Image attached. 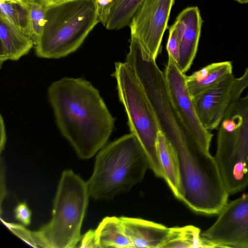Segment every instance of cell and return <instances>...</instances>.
<instances>
[{"label": "cell", "instance_id": "4", "mask_svg": "<svg viewBox=\"0 0 248 248\" xmlns=\"http://www.w3.org/2000/svg\"><path fill=\"white\" fill-rule=\"evenodd\" d=\"M90 196L87 182L72 170L63 171L53 202L52 218L31 232L37 247L71 248L81 239L80 231Z\"/></svg>", "mask_w": 248, "mask_h": 248}, {"label": "cell", "instance_id": "14", "mask_svg": "<svg viewBox=\"0 0 248 248\" xmlns=\"http://www.w3.org/2000/svg\"><path fill=\"white\" fill-rule=\"evenodd\" d=\"M230 61L210 63L186 76V83L192 98L210 88L233 73Z\"/></svg>", "mask_w": 248, "mask_h": 248}, {"label": "cell", "instance_id": "3", "mask_svg": "<svg viewBox=\"0 0 248 248\" xmlns=\"http://www.w3.org/2000/svg\"><path fill=\"white\" fill-rule=\"evenodd\" d=\"M46 22L35 45L37 56L65 57L77 50L99 22L96 0H64L45 6Z\"/></svg>", "mask_w": 248, "mask_h": 248}, {"label": "cell", "instance_id": "24", "mask_svg": "<svg viewBox=\"0 0 248 248\" xmlns=\"http://www.w3.org/2000/svg\"><path fill=\"white\" fill-rule=\"evenodd\" d=\"M113 0H96L99 22L106 24Z\"/></svg>", "mask_w": 248, "mask_h": 248}, {"label": "cell", "instance_id": "8", "mask_svg": "<svg viewBox=\"0 0 248 248\" xmlns=\"http://www.w3.org/2000/svg\"><path fill=\"white\" fill-rule=\"evenodd\" d=\"M175 0H144L133 15L129 27L136 39L156 60L161 51L163 35L168 28Z\"/></svg>", "mask_w": 248, "mask_h": 248}, {"label": "cell", "instance_id": "31", "mask_svg": "<svg viewBox=\"0 0 248 248\" xmlns=\"http://www.w3.org/2000/svg\"><path fill=\"white\" fill-rule=\"evenodd\" d=\"M241 4L248 3V0H235Z\"/></svg>", "mask_w": 248, "mask_h": 248}, {"label": "cell", "instance_id": "21", "mask_svg": "<svg viewBox=\"0 0 248 248\" xmlns=\"http://www.w3.org/2000/svg\"><path fill=\"white\" fill-rule=\"evenodd\" d=\"M0 219L1 222L15 234L28 244L33 247H37L33 238L31 231L28 230L22 225L7 222L1 218Z\"/></svg>", "mask_w": 248, "mask_h": 248}, {"label": "cell", "instance_id": "16", "mask_svg": "<svg viewBox=\"0 0 248 248\" xmlns=\"http://www.w3.org/2000/svg\"><path fill=\"white\" fill-rule=\"evenodd\" d=\"M95 232L99 248H133L125 232L120 217H104Z\"/></svg>", "mask_w": 248, "mask_h": 248}, {"label": "cell", "instance_id": "2", "mask_svg": "<svg viewBox=\"0 0 248 248\" xmlns=\"http://www.w3.org/2000/svg\"><path fill=\"white\" fill-rule=\"evenodd\" d=\"M149 167L144 150L132 133L104 146L98 152L87 182L90 196L108 200L129 191L143 179Z\"/></svg>", "mask_w": 248, "mask_h": 248}, {"label": "cell", "instance_id": "11", "mask_svg": "<svg viewBox=\"0 0 248 248\" xmlns=\"http://www.w3.org/2000/svg\"><path fill=\"white\" fill-rule=\"evenodd\" d=\"M203 21L197 6L183 10L172 24L179 42V58L177 63L185 74L190 68L196 56Z\"/></svg>", "mask_w": 248, "mask_h": 248}, {"label": "cell", "instance_id": "22", "mask_svg": "<svg viewBox=\"0 0 248 248\" xmlns=\"http://www.w3.org/2000/svg\"><path fill=\"white\" fill-rule=\"evenodd\" d=\"M179 42L174 27L169 28V34L167 44L168 57L172 58L177 63L179 58Z\"/></svg>", "mask_w": 248, "mask_h": 248}, {"label": "cell", "instance_id": "19", "mask_svg": "<svg viewBox=\"0 0 248 248\" xmlns=\"http://www.w3.org/2000/svg\"><path fill=\"white\" fill-rule=\"evenodd\" d=\"M0 15L21 31L31 37L29 5L11 2H0Z\"/></svg>", "mask_w": 248, "mask_h": 248}, {"label": "cell", "instance_id": "7", "mask_svg": "<svg viewBox=\"0 0 248 248\" xmlns=\"http://www.w3.org/2000/svg\"><path fill=\"white\" fill-rule=\"evenodd\" d=\"M201 237L203 248H248V193L227 202Z\"/></svg>", "mask_w": 248, "mask_h": 248}, {"label": "cell", "instance_id": "5", "mask_svg": "<svg viewBox=\"0 0 248 248\" xmlns=\"http://www.w3.org/2000/svg\"><path fill=\"white\" fill-rule=\"evenodd\" d=\"M112 76L116 81L118 96L126 113L130 133L136 137L142 146L149 168L156 176L165 179L157 148L160 130L146 92L136 74L125 62L115 63Z\"/></svg>", "mask_w": 248, "mask_h": 248}, {"label": "cell", "instance_id": "28", "mask_svg": "<svg viewBox=\"0 0 248 248\" xmlns=\"http://www.w3.org/2000/svg\"><path fill=\"white\" fill-rule=\"evenodd\" d=\"M44 6L50 5L60 2L64 0H38Z\"/></svg>", "mask_w": 248, "mask_h": 248}, {"label": "cell", "instance_id": "12", "mask_svg": "<svg viewBox=\"0 0 248 248\" xmlns=\"http://www.w3.org/2000/svg\"><path fill=\"white\" fill-rule=\"evenodd\" d=\"M133 248H163L170 228L139 218L120 217Z\"/></svg>", "mask_w": 248, "mask_h": 248}, {"label": "cell", "instance_id": "15", "mask_svg": "<svg viewBox=\"0 0 248 248\" xmlns=\"http://www.w3.org/2000/svg\"><path fill=\"white\" fill-rule=\"evenodd\" d=\"M157 148L165 180L174 196L180 200L182 189L177 154L170 142L161 131L158 134Z\"/></svg>", "mask_w": 248, "mask_h": 248}, {"label": "cell", "instance_id": "10", "mask_svg": "<svg viewBox=\"0 0 248 248\" xmlns=\"http://www.w3.org/2000/svg\"><path fill=\"white\" fill-rule=\"evenodd\" d=\"M236 78L228 75L193 98L198 117L208 131L217 129L232 101Z\"/></svg>", "mask_w": 248, "mask_h": 248}, {"label": "cell", "instance_id": "9", "mask_svg": "<svg viewBox=\"0 0 248 248\" xmlns=\"http://www.w3.org/2000/svg\"><path fill=\"white\" fill-rule=\"evenodd\" d=\"M164 75L171 99L183 122L195 139L209 150L213 135L204 127L198 117L187 87L186 76L170 57Z\"/></svg>", "mask_w": 248, "mask_h": 248}, {"label": "cell", "instance_id": "17", "mask_svg": "<svg viewBox=\"0 0 248 248\" xmlns=\"http://www.w3.org/2000/svg\"><path fill=\"white\" fill-rule=\"evenodd\" d=\"M144 0H113L105 27L119 30L128 26L136 11Z\"/></svg>", "mask_w": 248, "mask_h": 248}, {"label": "cell", "instance_id": "27", "mask_svg": "<svg viewBox=\"0 0 248 248\" xmlns=\"http://www.w3.org/2000/svg\"><path fill=\"white\" fill-rule=\"evenodd\" d=\"M6 137L5 129L4 123L1 116H0V151L1 153L4 149L6 143Z\"/></svg>", "mask_w": 248, "mask_h": 248}, {"label": "cell", "instance_id": "6", "mask_svg": "<svg viewBox=\"0 0 248 248\" xmlns=\"http://www.w3.org/2000/svg\"><path fill=\"white\" fill-rule=\"evenodd\" d=\"M215 158L228 184L248 185V92L231 102L218 128Z\"/></svg>", "mask_w": 248, "mask_h": 248}, {"label": "cell", "instance_id": "26", "mask_svg": "<svg viewBox=\"0 0 248 248\" xmlns=\"http://www.w3.org/2000/svg\"><path fill=\"white\" fill-rule=\"evenodd\" d=\"M5 167L4 164L3 163V160L0 159V210L1 209L2 202L3 200L7 195V190L6 189L5 181Z\"/></svg>", "mask_w": 248, "mask_h": 248}, {"label": "cell", "instance_id": "20", "mask_svg": "<svg viewBox=\"0 0 248 248\" xmlns=\"http://www.w3.org/2000/svg\"><path fill=\"white\" fill-rule=\"evenodd\" d=\"M31 38L34 45L39 40L46 22L45 6L38 0H34L29 5Z\"/></svg>", "mask_w": 248, "mask_h": 248}, {"label": "cell", "instance_id": "23", "mask_svg": "<svg viewBox=\"0 0 248 248\" xmlns=\"http://www.w3.org/2000/svg\"><path fill=\"white\" fill-rule=\"evenodd\" d=\"M16 218L22 224L27 226L30 224L31 213L26 202L19 203L15 209Z\"/></svg>", "mask_w": 248, "mask_h": 248}, {"label": "cell", "instance_id": "25", "mask_svg": "<svg viewBox=\"0 0 248 248\" xmlns=\"http://www.w3.org/2000/svg\"><path fill=\"white\" fill-rule=\"evenodd\" d=\"M80 248H98L95 230H90L83 235L80 240Z\"/></svg>", "mask_w": 248, "mask_h": 248}, {"label": "cell", "instance_id": "13", "mask_svg": "<svg viewBox=\"0 0 248 248\" xmlns=\"http://www.w3.org/2000/svg\"><path fill=\"white\" fill-rule=\"evenodd\" d=\"M0 65L7 60L17 61L28 54L34 42L31 37L0 15Z\"/></svg>", "mask_w": 248, "mask_h": 248}, {"label": "cell", "instance_id": "1", "mask_svg": "<svg viewBox=\"0 0 248 248\" xmlns=\"http://www.w3.org/2000/svg\"><path fill=\"white\" fill-rule=\"evenodd\" d=\"M57 126L78 156L87 159L106 144L115 118L97 89L82 78L64 77L47 92Z\"/></svg>", "mask_w": 248, "mask_h": 248}, {"label": "cell", "instance_id": "30", "mask_svg": "<svg viewBox=\"0 0 248 248\" xmlns=\"http://www.w3.org/2000/svg\"><path fill=\"white\" fill-rule=\"evenodd\" d=\"M241 77L243 80H244L246 83L248 84V67Z\"/></svg>", "mask_w": 248, "mask_h": 248}, {"label": "cell", "instance_id": "29", "mask_svg": "<svg viewBox=\"0 0 248 248\" xmlns=\"http://www.w3.org/2000/svg\"><path fill=\"white\" fill-rule=\"evenodd\" d=\"M34 0H0V2H1V1L15 2H18V3H22V4L27 5H30V3Z\"/></svg>", "mask_w": 248, "mask_h": 248}, {"label": "cell", "instance_id": "18", "mask_svg": "<svg viewBox=\"0 0 248 248\" xmlns=\"http://www.w3.org/2000/svg\"><path fill=\"white\" fill-rule=\"evenodd\" d=\"M165 248H203L200 230L194 226L170 228Z\"/></svg>", "mask_w": 248, "mask_h": 248}]
</instances>
